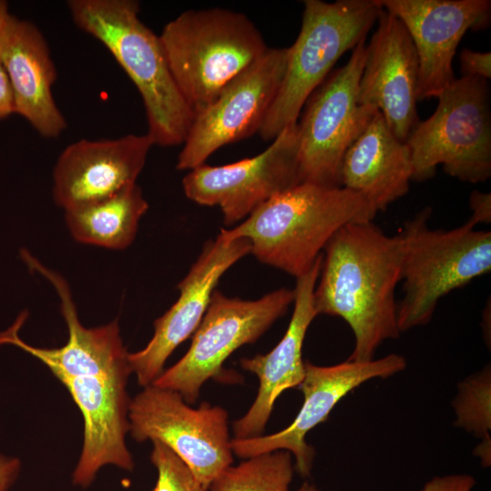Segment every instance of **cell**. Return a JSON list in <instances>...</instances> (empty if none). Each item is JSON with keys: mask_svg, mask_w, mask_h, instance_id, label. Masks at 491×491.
<instances>
[{"mask_svg": "<svg viewBox=\"0 0 491 491\" xmlns=\"http://www.w3.org/2000/svg\"><path fill=\"white\" fill-rule=\"evenodd\" d=\"M0 62L12 85L15 113L42 136L60 135L67 125L52 94L56 69L40 30L11 15L0 34Z\"/></svg>", "mask_w": 491, "mask_h": 491, "instance_id": "20", "label": "cell"}, {"mask_svg": "<svg viewBox=\"0 0 491 491\" xmlns=\"http://www.w3.org/2000/svg\"><path fill=\"white\" fill-rule=\"evenodd\" d=\"M469 206L472 215L469 220L477 224L491 222V194L473 191L469 197Z\"/></svg>", "mask_w": 491, "mask_h": 491, "instance_id": "28", "label": "cell"}, {"mask_svg": "<svg viewBox=\"0 0 491 491\" xmlns=\"http://www.w3.org/2000/svg\"><path fill=\"white\" fill-rule=\"evenodd\" d=\"M153 145L146 134L70 144L54 168V201L67 211L101 201L135 184Z\"/></svg>", "mask_w": 491, "mask_h": 491, "instance_id": "18", "label": "cell"}, {"mask_svg": "<svg viewBox=\"0 0 491 491\" xmlns=\"http://www.w3.org/2000/svg\"><path fill=\"white\" fill-rule=\"evenodd\" d=\"M322 260L323 254L308 272L296 278L293 315L279 343L266 355L240 360L243 369L257 376L259 386L251 407L233 423L235 439L262 436L277 397L285 390L299 386L305 377L302 348L306 331L317 316L314 290Z\"/></svg>", "mask_w": 491, "mask_h": 491, "instance_id": "19", "label": "cell"}, {"mask_svg": "<svg viewBox=\"0 0 491 491\" xmlns=\"http://www.w3.org/2000/svg\"><path fill=\"white\" fill-rule=\"evenodd\" d=\"M475 485L476 479L471 475L453 474L433 477L420 491H472Z\"/></svg>", "mask_w": 491, "mask_h": 491, "instance_id": "27", "label": "cell"}, {"mask_svg": "<svg viewBox=\"0 0 491 491\" xmlns=\"http://www.w3.org/2000/svg\"><path fill=\"white\" fill-rule=\"evenodd\" d=\"M295 291L279 288L256 300L228 297L215 290L188 351L152 385L175 391L194 404L204 384L223 374V364L244 345L256 342L294 302Z\"/></svg>", "mask_w": 491, "mask_h": 491, "instance_id": "8", "label": "cell"}, {"mask_svg": "<svg viewBox=\"0 0 491 491\" xmlns=\"http://www.w3.org/2000/svg\"><path fill=\"white\" fill-rule=\"evenodd\" d=\"M147 209L142 189L135 183L101 201L65 211V218L76 241L119 250L133 243Z\"/></svg>", "mask_w": 491, "mask_h": 491, "instance_id": "22", "label": "cell"}, {"mask_svg": "<svg viewBox=\"0 0 491 491\" xmlns=\"http://www.w3.org/2000/svg\"><path fill=\"white\" fill-rule=\"evenodd\" d=\"M406 366V359L390 354L367 362L345 361L322 366L305 362V377L300 384L304 402L294 421L268 436L231 440L233 454L241 458L286 450L295 457L294 466L303 477L309 476L315 450L306 441V434L325 422L336 405L349 392L373 378H387Z\"/></svg>", "mask_w": 491, "mask_h": 491, "instance_id": "13", "label": "cell"}, {"mask_svg": "<svg viewBox=\"0 0 491 491\" xmlns=\"http://www.w3.org/2000/svg\"><path fill=\"white\" fill-rule=\"evenodd\" d=\"M412 175L408 145L377 110L344 155L341 186L362 195L378 213L408 193Z\"/></svg>", "mask_w": 491, "mask_h": 491, "instance_id": "21", "label": "cell"}, {"mask_svg": "<svg viewBox=\"0 0 491 491\" xmlns=\"http://www.w3.org/2000/svg\"><path fill=\"white\" fill-rule=\"evenodd\" d=\"M292 455L276 450L229 466L211 483L210 491H289L293 478Z\"/></svg>", "mask_w": 491, "mask_h": 491, "instance_id": "23", "label": "cell"}, {"mask_svg": "<svg viewBox=\"0 0 491 491\" xmlns=\"http://www.w3.org/2000/svg\"><path fill=\"white\" fill-rule=\"evenodd\" d=\"M376 211L343 186L301 183L265 202L232 229L226 239L246 238L260 262L296 278L310 270L333 235L353 222L373 221Z\"/></svg>", "mask_w": 491, "mask_h": 491, "instance_id": "2", "label": "cell"}, {"mask_svg": "<svg viewBox=\"0 0 491 491\" xmlns=\"http://www.w3.org/2000/svg\"><path fill=\"white\" fill-rule=\"evenodd\" d=\"M249 253L247 239H226L220 234L204 246L177 285V300L155 320L152 338L144 348L128 355L132 374L140 386L152 385L162 374L171 354L199 326L221 276Z\"/></svg>", "mask_w": 491, "mask_h": 491, "instance_id": "15", "label": "cell"}, {"mask_svg": "<svg viewBox=\"0 0 491 491\" xmlns=\"http://www.w3.org/2000/svg\"><path fill=\"white\" fill-rule=\"evenodd\" d=\"M297 123L286 127L261 154L228 165L203 164L184 176L187 198L218 205L225 225L249 216L274 195L300 184Z\"/></svg>", "mask_w": 491, "mask_h": 491, "instance_id": "12", "label": "cell"}, {"mask_svg": "<svg viewBox=\"0 0 491 491\" xmlns=\"http://www.w3.org/2000/svg\"><path fill=\"white\" fill-rule=\"evenodd\" d=\"M131 366L92 370L59 382L66 388L83 417V444L72 482L88 487L106 466L132 471L133 456L126 445Z\"/></svg>", "mask_w": 491, "mask_h": 491, "instance_id": "14", "label": "cell"}, {"mask_svg": "<svg viewBox=\"0 0 491 491\" xmlns=\"http://www.w3.org/2000/svg\"><path fill=\"white\" fill-rule=\"evenodd\" d=\"M288 47L269 48L195 115L176 168L192 170L215 151L258 133L283 81Z\"/></svg>", "mask_w": 491, "mask_h": 491, "instance_id": "11", "label": "cell"}, {"mask_svg": "<svg viewBox=\"0 0 491 491\" xmlns=\"http://www.w3.org/2000/svg\"><path fill=\"white\" fill-rule=\"evenodd\" d=\"M159 39L195 115L268 49L245 14L217 7L183 12L164 26Z\"/></svg>", "mask_w": 491, "mask_h": 491, "instance_id": "4", "label": "cell"}, {"mask_svg": "<svg viewBox=\"0 0 491 491\" xmlns=\"http://www.w3.org/2000/svg\"><path fill=\"white\" fill-rule=\"evenodd\" d=\"M128 420L134 440L165 445L207 490L233 464L228 414L219 406L195 408L180 394L149 385L130 400Z\"/></svg>", "mask_w": 491, "mask_h": 491, "instance_id": "10", "label": "cell"}, {"mask_svg": "<svg viewBox=\"0 0 491 491\" xmlns=\"http://www.w3.org/2000/svg\"><path fill=\"white\" fill-rule=\"evenodd\" d=\"M459 394L456 398V424L477 436L489 441L490 430V369L459 384Z\"/></svg>", "mask_w": 491, "mask_h": 491, "instance_id": "24", "label": "cell"}, {"mask_svg": "<svg viewBox=\"0 0 491 491\" xmlns=\"http://www.w3.org/2000/svg\"><path fill=\"white\" fill-rule=\"evenodd\" d=\"M365 58L362 41L349 60L329 74L305 104L297 122L300 184L341 186L344 155L377 111L357 102Z\"/></svg>", "mask_w": 491, "mask_h": 491, "instance_id": "9", "label": "cell"}, {"mask_svg": "<svg viewBox=\"0 0 491 491\" xmlns=\"http://www.w3.org/2000/svg\"><path fill=\"white\" fill-rule=\"evenodd\" d=\"M15 113V96L8 75L0 62V120Z\"/></svg>", "mask_w": 491, "mask_h": 491, "instance_id": "29", "label": "cell"}, {"mask_svg": "<svg viewBox=\"0 0 491 491\" xmlns=\"http://www.w3.org/2000/svg\"><path fill=\"white\" fill-rule=\"evenodd\" d=\"M21 469L17 457L6 456L0 453V491H7L16 480Z\"/></svg>", "mask_w": 491, "mask_h": 491, "instance_id": "30", "label": "cell"}, {"mask_svg": "<svg viewBox=\"0 0 491 491\" xmlns=\"http://www.w3.org/2000/svg\"><path fill=\"white\" fill-rule=\"evenodd\" d=\"M436 98L434 114L419 121L406 144L411 151L412 180L444 171L463 182L491 176V115L487 80L461 76Z\"/></svg>", "mask_w": 491, "mask_h": 491, "instance_id": "7", "label": "cell"}, {"mask_svg": "<svg viewBox=\"0 0 491 491\" xmlns=\"http://www.w3.org/2000/svg\"><path fill=\"white\" fill-rule=\"evenodd\" d=\"M366 46L357 102L377 109L393 134L406 142L419 123L418 57L404 24L383 8Z\"/></svg>", "mask_w": 491, "mask_h": 491, "instance_id": "17", "label": "cell"}, {"mask_svg": "<svg viewBox=\"0 0 491 491\" xmlns=\"http://www.w3.org/2000/svg\"><path fill=\"white\" fill-rule=\"evenodd\" d=\"M295 491H319L318 488L308 482H304L302 486Z\"/></svg>", "mask_w": 491, "mask_h": 491, "instance_id": "32", "label": "cell"}, {"mask_svg": "<svg viewBox=\"0 0 491 491\" xmlns=\"http://www.w3.org/2000/svg\"><path fill=\"white\" fill-rule=\"evenodd\" d=\"M381 9L377 0L304 2L299 35L288 47L283 81L258 131L264 140L297 123L309 96L337 60L365 41Z\"/></svg>", "mask_w": 491, "mask_h": 491, "instance_id": "6", "label": "cell"}, {"mask_svg": "<svg viewBox=\"0 0 491 491\" xmlns=\"http://www.w3.org/2000/svg\"><path fill=\"white\" fill-rule=\"evenodd\" d=\"M460 71L462 76L491 77V54L490 52H476L463 49L459 55Z\"/></svg>", "mask_w": 491, "mask_h": 491, "instance_id": "26", "label": "cell"}, {"mask_svg": "<svg viewBox=\"0 0 491 491\" xmlns=\"http://www.w3.org/2000/svg\"><path fill=\"white\" fill-rule=\"evenodd\" d=\"M150 460L157 471L153 491H207L188 466L169 447L152 441Z\"/></svg>", "mask_w": 491, "mask_h": 491, "instance_id": "25", "label": "cell"}, {"mask_svg": "<svg viewBox=\"0 0 491 491\" xmlns=\"http://www.w3.org/2000/svg\"><path fill=\"white\" fill-rule=\"evenodd\" d=\"M427 206L404 224L400 281L403 298L397 303L401 332L427 324L439 300L491 270V232L476 230L467 220L449 229H432Z\"/></svg>", "mask_w": 491, "mask_h": 491, "instance_id": "5", "label": "cell"}, {"mask_svg": "<svg viewBox=\"0 0 491 491\" xmlns=\"http://www.w3.org/2000/svg\"><path fill=\"white\" fill-rule=\"evenodd\" d=\"M75 25L101 42L136 86L153 145H183L195 114L169 69L159 35L139 18L134 0H71Z\"/></svg>", "mask_w": 491, "mask_h": 491, "instance_id": "3", "label": "cell"}, {"mask_svg": "<svg viewBox=\"0 0 491 491\" xmlns=\"http://www.w3.org/2000/svg\"><path fill=\"white\" fill-rule=\"evenodd\" d=\"M323 252L316 311L339 316L352 329L355 346L348 361H371L384 341L400 335L396 288L402 237L385 234L373 221L353 222L339 228Z\"/></svg>", "mask_w": 491, "mask_h": 491, "instance_id": "1", "label": "cell"}, {"mask_svg": "<svg viewBox=\"0 0 491 491\" xmlns=\"http://www.w3.org/2000/svg\"><path fill=\"white\" fill-rule=\"evenodd\" d=\"M11 15L8 13L7 4L0 0V34L5 28Z\"/></svg>", "mask_w": 491, "mask_h": 491, "instance_id": "31", "label": "cell"}, {"mask_svg": "<svg viewBox=\"0 0 491 491\" xmlns=\"http://www.w3.org/2000/svg\"><path fill=\"white\" fill-rule=\"evenodd\" d=\"M404 24L418 57L417 100L437 97L454 81L453 59L466 32L490 21L489 0H377Z\"/></svg>", "mask_w": 491, "mask_h": 491, "instance_id": "16", "label": "cell"}]
</instances>
